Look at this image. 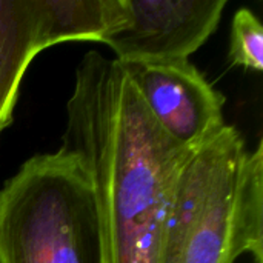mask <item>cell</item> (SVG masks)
<instances>
[{
	"instance_id": "1",
	"label": "cell",
	"mask_w": 263,
	"mask_h": 263,
	"mask_svg": "<svg viewBox=\"0 0 263 263\" xmlns=\"http://www.w3.org/2000/svg\"><path fill=\"white\" fill-rule=\"evenodd\" d=\"M62 146L91 176L105 263H160L173 188L194 146L157 126L119 60L97 51L80 60Z\"/></svg>"
},
{
	"instance_id": "2",
	"label": "cell",
	"mask_w": 263,
	"mask_h": 263,
	"mask_svg": "<svg viewBox=\"0 0 263 263\" xmlns=\"http://www.w3.org/2000/svg\"><path fill=\"white\" fill-rule=\"evenodd\" d=\"M263 263V143L227 125L194 146L176 179L160 263Z\"/></svg>"
},
{
	"instance_id": "3",
	"label": "cell",
	"mask_w": 263,
	"mask_h": 263,
	"mask_svg": "<svg viewBox=\"0 0 263 263\" xmlns=\"http://www.w3.org/2000/svg\"><path fill=\"white\" fill-rule=\"evenodd\" d=\"M0 263H105L94 185L77 154H37L5 182Z\"/></svg>"
},
{
	"instance_id": "4",
	"label": "cell",
	"mask_w": 263,
	"mask_h": 263,
	"mask_svg": "<svg viewBox=\"0 0 263 263\" xmlns=\"http://www.w3.org/2000/svg\"><path fill=\"white\" fill-rule=\"evenodd\" d=\"M122 65L148 114L176 143L197 146L225 126V96L190 60H137Z\"/></svg>"
},
{
	"instance_id": "5",
	"label": "cell",
	"mask_w": 263,
	"mask_h": 263,
	"mask_svg": "<svg viewBox=\"0 0 263 263\" xmlns=\"http://www.w3.org/2000/svg\"><path fill=\"white\" fill-rule=\"evenodd\" d=\"M228 0H123L125 22L106 39L116 60H190L217 29Z\"/></svg>"
},
{
	"instance_id": "6",
	"label": "cell",
	"mask_w": 263,
	"mask_h": 263,
	"mask_svg": "<svg viewBox=\"0 0 263 263\" xmlns=\"http://www.w3.org/2000/svg\"><path fill=\"white\" fill-rule=\"evenodd\" d=\"M40 51L39 0H0V134L12 122L23 74Z\"/></svg>"
},
{
	"instance_id": "7",
	"label": "cell",
	"mask_w": 263,
	"mask_h": 263,
	"mask_svg": "<svg viewBox=\"0 0 263 263\" xmlns=\"http://www.w3.org/2000/svg\"><path fill=\"white\" fill-rule=\"evenodd\" d=\"M43 49L69 40L106 42L125 22L123 0H39Z\"/></svg>"
},
{
	"instance_id": "8",
	"label": "cell",
	"mask_w": 263,
	"mask_h": 263,
	"mask_svg": "<svg viewBox=\"0 0 263 263\" xmlns=\"http://www.w3.org/2000/svg\"><path fill=\"white\" fill-rule=\"evenodd\" d=\"M230 60L245 69L263 71V26L248 8L237 9L233 17Z\"/></svg>"
}]
</instances>
